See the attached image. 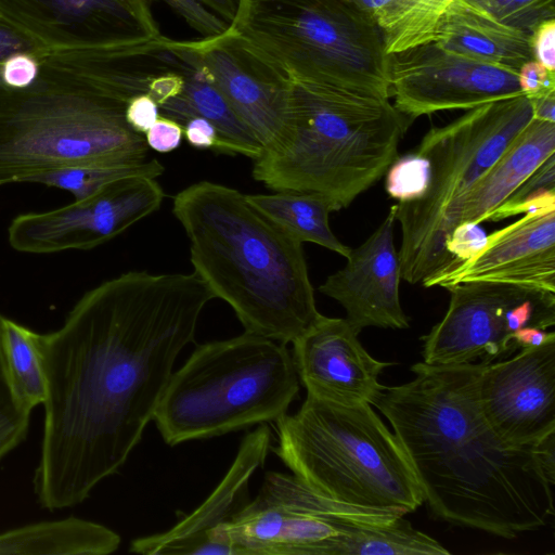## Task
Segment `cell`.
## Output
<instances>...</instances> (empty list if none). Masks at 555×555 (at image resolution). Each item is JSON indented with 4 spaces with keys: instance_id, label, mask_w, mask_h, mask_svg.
<instances>
[{
    "instance_id": "1",
    "label": "cell",
    "mask_w": 555,
    "mask_h": 555,
    "mask_svg": "<svg viewBox=\"0 0 555 555\" xmlns=\"http://www.w3.org/2000/svg\"><path fill=\"white\" fill-rule=\"evenodd\" d=\"M215 298L195 273L129 271L85 293L41 334L40 505L82 503L126 463L153 420L181 350Z\"/></svg>"
},
{
    "instance_id": "2",
    "label": "cell",
    "mask_w": 555,
    "mask_h": 555,
    "mask_svg": "<svg viewBox=\"0 0 555 555\" xmlns=\"http://www.w3.org/2000/svg\"><path fill=\"white\" fill-rule=\"evenodd\" d=\"M485 363L417 362L374 405L388 420L435 516L501 538L538 530L554 514L553 486L533 444L501 439L478 399Z\"/></svg>"
},
{
    "instance_id": "3",
    "label": "cell",
    "mask_w": 555,
    "mask_h": 555,
    "mask_svg": "<svg viewBox=\"0 0 555 555\" xmlns=\"http://www.w3.org/2000/svg\"><path fill=\"white\" fill-rule=\"evenodd\" d=\"M24 89L0 86V185L67 166L146 158L127 103L158 73L151 43L48 51Z\"/></svg>"
},
{
    "instance_id": "4",
    "label": "cell",
    "mask_w": 555,
    "mask_h": 555,
    "mask_svg": "<svg viewBox=\"0 0 555 555\" xmlns=\"http://www.w3.org/2000/svg\"><path fill=\"white\" fill-rule=\"evenodd\" d=\"M194 272L235 312L245 332L284 345L321 315L302 244L224 184L203 180L173 196Z\"/></svg>"
},
{
    "instance_id": "5",
    "label": "cell",
    "mask_w": 555,
    "mask_h": 555,
    "mask_svg": "<svg viewBox=\"0 0 555 555\" xmlns=\"http://www.w3.org/2000/svg\"><path fill=\"white\" fill-rule=\"evenodd\" d=\"M291 130L276 151L254 160L253 178L273 192L314 193L347 208L398 157L408 117L389 99L291 86Z\"/></svg>"
},
{
    "instance_id": "6",
    "label": "cell",
    "mask_w": 555,
    "mask_h": 555,
    "mask_svg": "<svg viewBox=\"0 0 555 555\" xmlns=\"http://www.w3.org/2000/svg\"><path fill=\"white\" fill-rule=\"evenodd\" d=\"M225 36L260 72L287 86L390 98L382 34L352 0H240Z\"/></svg>"
},
{
    "instance_id": "7",
    "label": "cell",
    "mask_w": 555,
    "mask_h": 555,
    "mask_svg": "<svg viewBox=\"0 0 555 555\" xmlns=\"http://www.w3.org/2000/svg\"><path fill=\"white\" fill-rule=\"evenodd\" d=\"M275 423L274 452L317 493L403 515L424 503L402 446L371 404L343 405L307 395L295 414Z\"/></svg>"
},
{
    "instance_id": "8",
    "label": "cell",
    "mask_w": 555,
    "mask_h": 555,
    "mask_svg": "<svg viewBox=\"0 0 555 555\" xmlns=\"http://www.w3.org/2000/svg\"><path fill=\"white\" fill-rule=\"evenodd\" d=\"M286 345L244 332L198 345L172 373L153 420L177 446L279 420L299 392Z\"/></svg>"
},
{
    "instance_id": "9",
    "label": "cell",
    "mask_w": 555,
    "mask_h": 555,
    "mask_svg": "<svg viewBox=\"0 0 555 555\" xmlns=\"http://www.w3.org/2000/svg\"><path fill=\"white\" fill-rule=\"evenodd\" d=\"M532 118L531 102L521 94L468 109L424 135L415 152L430 163L428 189L418 199L392 205L403 280L424 286L453 264L446 242L465 198Z\"/></svg>"
},
{
    "instance_id": "10",
    "label": "cell",
    "mask_w": 555,
    "mask_h": 555,
    "mask_svg": "<svg viewBox=\"0 0 555 555\" xmlns=\"http://www.w3.org/2000/svg\"><path fill=\"white\" fill-rule=\"evenodd\" d=\"M403 514L325 498L295 475L268 472L257 496L215 535L220 555H330L346 521L387 522Z\"/></svg>"
},
{
    "instance_id": "11",
    "label": "cell",
    "mask_w": 555,
    "mask_h": 555,
    "mask_svg": "<svg viewBox=\"0 0 555 555\" xmlns=\"http://www.w3.org/2000/svg\"><path fill=\"white\" fill-rule=\"evenodd\" d=\"M444 317L422 336L425 363L489 364L518 350L514 334L535 326L555 325V293L488 282L448 287Z\"/></svg>"
},
{
    "instance_id": "12",
    "label": "cell",
    "mask_w": 555,
    "mask_h": 555,
    "mask_svg": "<svg viewBox=\"0 0 555 555\" xmlns=\"http://www.w3.org/2000/svg\"><path fill=\"white\" fill-rule=\"evenodd\" d=\"M390 96L410 119L521 95L517 70L435 42L389 54Z\"/></svg>"
},
{
    "instance_id": "13",
    "label": "cell",
    "mask_w": 555,
    "mask_h": 555,
    "mask_svg": "<svg viewBox=\"0 0 555 555\" xmlns=\"http://www.w3.org/2000/svg\"><path fill=\"white\" fill-rule=\"evenodd\" d=\"M164 197L154 178L121 179L86 199L16 216L8 241L17 251L37 255L91 249L158 210Z\"/></svg>"
},
{
    "instance_id": "14",
    "label": "cell",
    "mask_w": 555,
    "mask_h": 555,
    "mask_svg": "<svg viewBox=\"0 0 555 555\" xmlns=\"http://www.w3.org/2000/svg\"><path fill=\"white\" fill-rule=\"evenodd\" d=\"M0 17L48 51L121 47L163 36L151 0H0Z\"/></svg>"
},
{
    "instance_id": "15",
    "label": "cell",
    "mask_w": 555,
    "mask_h": 555,
    "mask_svg": "<svg viewBox=\"0 0 555 555\" xmlns=\"http://www.w3.org/2000/svg\"><path fill=\"white\" fill-rule=\"evenodd\" d=\"M478 399L489 425L511 444H533L555 430V341L485 364Z\"/></svg>"
},
{
    "instance_id": "16",
    "label": "cell",
    "mask_w": 555,
    "mask_h": 555,
    "mask_svg": "<svg viewBox=\"0 0 555 555\" xmlns=\"http://www.w3.org/2000/svg\"><path fill=\"white\" fill-rule=\"evenodd\" d=\"M171 48L184 63L201 68L253 132L263 154L286 141L292 121L291 86L260 72L228 40L217 38L175 40Z\"/></svg>"
},
{
    "instance_id": "17",
    "label": "cell",
    "mask_w": 555,
    "mask_h": 555,
    "mask_svg": "<svg viewBox=\"0 0 555 555\" xmlns=\"http://www.w3.org/2000/svg\"><path fill=\"white\" fill-rule=\"evenodd\" d=\"M292 344L295 369L308 396L343 405H374L386 388L378 377L392 363L374 359L346 319L321 314Z\"/></svg>"
},
{
    "instance_id": "18",
    "label": "cell",
    "mask_w": 555,
    "mask_h": 555,
    "mask_svg": "<svg viewBox=\"0 0 555 555\" xmlns=\"http://www.w3.org/2000/svg\"><path fill=\"white\" fill-rule=\"evenodd\" d=\"M467 282L555 293V209L525 214L491 233L476 254L454 263L424 286L448 288Z\"/></svg>"
},
{
    "instance_id": "19",
    "label": "cell",
    "mask_w": 555,
    "mask_h": 555,
    "mask_svg": "<svg viewBox=\"0 0 555 555\" xmlns=\"http://www.w3.org/2000/svg\"><path fill=\"white\" fill-rule=\"evenodd\" d=\"M393 206L378 228L347 257L346 266L327 276L319 291L338 301L346 320L363 328L404 330L410 326L399 295L401 267L393 243Z\"/></svg>"
},
{
    "instance_id": "20",
    "label": "cell",
    "mask_w": 555,
    "mask_h": 555,
    "mask_svg": "<svg viewBox=\"0 0 555 555\" xmlns=\"http://www.w3.org/2000/svg\"><path fill=\"white\" fill-rule=\"evenodd\" d=\"M271 446L266 423L244 437L238 452L222 480L191 514L169 530L132 540L129 552L143 555L217 554L215 535L249 502L248 486Z\"/></svg>"
},
{
    "instance_id": "21",
    "label": "cell",
    "mask_w": 555,
    "mask_h": 555,
    "mask_svg": "<svg viewBox=\"0 0 555 555\" xmlns=\"http://www.w3.org/2000/svg\"><path fill=\"white\" fill-rule=\"evenodd\" d=\"M434 42L517 72L533 60L530 34L502 23L467 0H455L447 9Z\"/></svg>"
},
{
    "instance_id": "22",
    "label": "cell",
    "mask_w": 555,
    "mask_h": 555,
    "mask_svg": "<svg viewBox=\"0 0 555 555\" xmlns=\"http://www.w3.org/2000/svg\"><path fill=\"white\" fill-rule=\"evenodd\" d=\"M553 154L555 122L532 118L473 186L463 203L457 224L488 220L494 209Z\"/></svg>"
},
{
    "instance_id": "23",
    "label": "cell",
    "mask_w": 555,
    "mask_h": 555,
    "mask_svg": "<svg viewBox=\"0 0 555 555\" xmlns=\"http://www.w3.org/2000/svg\"><path fill=\"white\" fill-rule=\"evenodd\" d=\"M180 61V60H179ZM184 85L180 94L159 106V115L182 127L192 117L209 120L217 129L219 141L215 151L244 155L256 160L263 149L253 132L234 113L228 101L205 73L195 65L181 62Z\"/></svg>"
},
{
    "instance_id": "24",
    "label": "cell",
    "mask_w": 555,
    "mask_h": 555,
    "mask_svg": "<svg viewBox=\"0 0 555 555\" xmlns=\"http://www.w3.org/2000/svg\"><path fill=\"white\" fill-rule=\"evenodd\" d=\"M119 545L118 533L78 517L39 521L0 532V555H107Z\"/></svg>"
},
{
    "instance_id": "25",
    "label": "cell",
    "mask_w": 555,
    "mask_h": 555,
    "mask_svg": "<svg viewBox=\"0 0 555 555\" xmlns=\"http://www.w3.org/2000/svg\"><path fill=\"white\" fill-rule=\"evenodd\" d=\"M248 203L296 241L318 244L347 258L351 248L330 227L334 210L325 197L314 193L275 192L245 194Z\"/></svg>"
},
{
    "instance_id": "26",
    "label": "cell",
    "mask_w": 555,
    "mask_h": 555,
    "mask_svg": "<svg viewBox=\"0 0 555 555\" xmlns=\"http://www.w3.org/2000/svg\"><path fill=\"white\" fill-rule=\"evenodd\" d=\"M330 555H448L449 551L399 516L387 522L347 521Z\"/></svg>"
},
{
    "instance_id": "27",
    "label": "cell",
    "mask_w": 555,
    "mask_h": 555,
    "mask_svg": "<svg viewBox=\"0 0 555 555\" xmlns=\"http://www.w3.org/2000/svg\"><path fill=\"white\" fill-rule=\"evenodd\" d=\"M164 170V165L156 158L101 162L39 172L28 177L24 182L65 190L75 201H81L118 180L131 177L156 179Z\"/></svg>"
},
{
    "instance_id": "28",
    "label": "cell",
    "mask_w": 555,
    "mask_h": 555,
    "mask_svg": "<svg viewBox=\"0 0 555 555\" xmlns=\"http://www.w3.org/2000/svg\"><path fill=\"white\" fill-rule=\"evenodd\" d=\"M41 334L0 314V339L14 390L29 410L43 403L46 377Z\"/></svg>"
},
{
    "instance_id": "29",
    "label": "cell",
    "mask_w": 555,
    "mask_h": 555,
    "mask_svg": "<svg viewBox=\"0 0 555 555\" xmlns=\"http://www.w3.org/2000/svg\"><path fill=\"white\" fill-rule=\"evenodd\" d=\"M455 0H391L376 24L388 54L434 42L438 24Z\"/></svg>"
},
{
    "instance_id": "30",
    "label": "cell",
    "mask_w": 555,
    "mask_h": 555,
    "mask_svg": "<svg viewBox=\"0 0 555 555\" xmlns=\"http://www.w3.org/2000/svg\"><path fill=\"white\" fill-rule=\"evenodd\" d=\"M555 209V154L551 155L494 211L488 220Z\"/></svg>"
},
{
    "instance_id": "31",
    "label": "cell",
    "mask_w": 555,
    "mask_h": 555,
    "mask_svg": "<svg viewBox=\"0 0 555 555\" xmlns=\"http://www.w3.org/2000/svg\"><path fill=\"white\" fill-rule=\"evenodd\" d=\"M30 413L14 390L0 339V461L26 438Z\"/></svg>"
},
{
    "instance_id": "32",
    "label": "cell",
    "mask_w": 555,
    "mask_h": 555,
    "mask_svg": "<svg viewBox=\"0 0 555 555\" xmlns=\"http://www.w3.org/2000/svg\"><path fill=\"white\" fill-rule=\"evenodd\" d=\"M386 191L399 202L421 198L428 189L430 163L417 152L405 154L390 165L386 171Z\"/></svg>"
},
{
    "instance_id": "33",
    "label": "cell",
    "mask_w": 555,
    "mask_h": 555,
    "mask_svg": "<svg viewBox=\"0 0 555 555\" xmlns=\"http://www.w3.org/2000/svg\"><path fill=\"white\" fill-rule=\"evenodd\" d=\"M502 23L532 34L541 23L555 18V0H467Z\"/></svg>"
},
{
    "instance_id": "34",
    "label": "cell",
    "mask_w": 555,
    "mask_h": 555,
    "mask_svg": "<svg viewBox=\"0 0 555 555\" xmlns=\"http://www.w3.org/2000/svg\"><path fill=\"white\" fill-rule=\"evenodd\" d=\"M179 15L201 38L224 35L229 24L209 10L201 0H160Z\"/></svg>"
},
{
    "instance_id": "35",
    "label": "cell",
    "mask_w": 555,
    "mask_h": 555,
    "mask_svg": "<svg viewBox=\"0 0 555 555\" xmlns=\"http://www.w3.org/2000/svg\"><path fill=\"white\" fill-rule=\"evenodd\" d=\"M1 79L4 87L24 89L35 82L39 75L38 56L27 52H15L0 62Z\"/></svg>"
},
{
    "instance_id": "36",
    "label": "cell",
    "mask_w": 555,
    "mask_h": 555,
    "mask_svg": "<svg viewBox=\"0 0 555 555\" xmlns=\"http://www.w3.org/2000/svg\"><path fill=\"white\" fill-rule=\"evenodd\" d=\"M487 236L479 223L457 224L446 242L448 251L454 258L453 264L476 254L485 245Z\"/></svg>"
},
{
    "instance_id": "37",
    "label": "cell",
    "mask_w": 555,
    "mask_h": 555,
    "mask_svg": "<svg viewBox=\"0 0 555 555\" xmlns=\"http://www.w3.org/2000/svg\"><path fill=\"white\" fill-rule=\"evenodd\" d=\"M520 91L528 98L555 92V74L535 60L522 64L517 72Z\"/></svg>"
},
{
    "instance_id": "38",
    "label": "cell",
    "mask_w": 555,
    "mask_h": 555,
    "mask_svg": "<svg viewBox=\"0 0 555 555\" xmlns=\"http://www.w3.org/2000/svg\"><path fill=\"white\" fill-rule=\"evenodd\" d=\"M146 144L158 153H169L178 149L183 138V127L176 120L159 115L144 133Z\"/></svg>"
},
{
    "instance_id": "39",
    "label": "cell",
    "mask_w": 555,
    "mask_h": 555,
    "mask_svg": "<svg viewBox=\"0 0 555 555\" xmlns=\"http://www.w3.org/2000/svg\"><path fill=\"white\" fill-rule=\"evenodd\" d=\"M15 52L41 56L48 50L0 17V62Z\"/></svg>"
},
{
    "instance_id": "40",
    "label": "cell",
    "mask_w": 555,
    "mask_h": 555,
    "mask_svg": "<svg viewBox=\"0 0 555 555\" xmlns=\"http://www.w3.org/2000/svg\"><path fill=\"white\" fill-rule=\"evenodd\" d=\"M125 116L135 131L144 134L158 118L159 108L151 95L142 93L127 103Z\"/></svg>"
},
{
    "instance_id": "41",
    "label": "cell",
    "mask_w": 555,
    "mask_h": 555,
    "mask_svg": "<svg viewBox=\"0 0 555 555\" xmlns=\"http://www.w3.org/2000/svg\"><path fill=\"white\" fill-rule=\"evenodd\" d=\"M533 60L555 72V18L541 23L531 34Z\"/></svg>"
},
{
    "instance_id": "42",
    "label": "cell",
    "mask_w": 555,
    "mask_h": 555,
    "mask_svg": "<svg viewBox=\"0 0 555 555\" xmlns=\"http://www.w3.org/2000/svg\"><path fill=\"white\" fill-rule=\"evenodd\" d=\"M183 134L188 143L197 149L216 150L219 141L215 126L199 116L192 117L185 122Z\"/></svg>"
},
{
    "instance_id": "43",
    "label": "cell",
    "mask_w": 555,
    "mask_h": 555,
    "mask_svg": "<svg viewBox=\"0 0 555 555\" xmlns=\"http://www.w3.org/2000/svg\"><path fill=\"white\" fill-rule=\"evenodd\" d=\"M534 452L546 480L555 483V430L533 443Z\"/></svg>"
},
{
    "instance_id": "44",
    "label": "cell",
    "mask_w": 555,
    "mask_h": 555,
    "mask_svg": "<svg viewBox=\"0 0 555 555\" xmlns=\"http://www.w3.org/2000/svg\"><path fill=\"white\" fill-rule=\"evenodd\" d=\"M551 341H555V333L535 326L520 328L514 334V343L518 350L542 346Z\"/></svg>"
},
{
    "instance_id": "45",
    "label": "cell",
    "mask_w": 555,
    "mask_h": 555,
    "mask_svg": "<svg viewBox=\"0 0 555 555\" xmlns=\"http://www.w3.org/2000/svg\"><path fill=\"white\" fill-rule=\"evenodd\" d=\"M533 118L555 122V92L529 98Z\"/></svg>"
},
{
    "instance_id": "46",
    "label": "cell",
    "mask_w": 555,
    "mask_h": 555,
    "mask_svg": "<svg viewBox=\"0 0 555 555\" xmlns=\"http://www.w3.org/2000/svg\"><path fill=\"white\" fill-rule=\"evenodd\" d=\"M209 10L230 24L238 9L240 0H201Z\"/></svg>"
},
{
    "instance_id": "47",
    "label": "cell",
    "mask_w": 555,
    "mask_h": 555,
    "mask_svg": "<svg viewBox=\"0 0 555 555\" xmlns=\"http://www.w3.org/2000/svg\"><path fill=\"white\" fill-rule=\"evenodd\" d=\"M0 78H1V68H0Z\"/></svg>"
},
{
    "instance_id": "48",
    "label": "cell",
    "mask_w": 555,
    "mask_h": 555,
    "mask_svg": "<svg viewBox=\"0 0 555 555\" xmlns=\"http://www.w3.org/2000/svg\"><path fill=\"white\" fill-rule=\"evenodd\" d=\"M1 186V185H0Z\"/></svg>"
}]
</instances>
